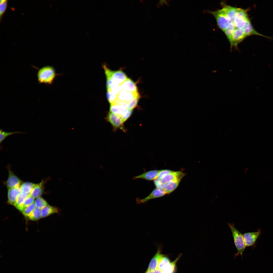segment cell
Listing matches in <instances>:
<instances>
[{"label":"cell","mask_w":273,"mask_h":273,"mask_svg":"<svg viewBox=\"0 0 273 273\" xmlns=\"http://www.w3.org/2000/svg\"><path fill=\"white\" fill-rule=\"evenodd\" d=\"M57 75L53 66L47 65L39 70L37 76L39 83L51 84L53 83Z\"/></svg>","instance_id":"obj_1"},{"label":"cell","mask_w":273,"mask_h":273,"mask_svg":"<svg viewBox=\"0 0 273 273\" xmlns=\"http://www.w3.org/2000/svg\"><path fill=\"white\" fill-rule=\"evenodd\" d=\"M231 230L234 243L237 251L235 255L234 258L240 254L242 257V254L246 246L243 237V234L240 232L235 227L233 223H228Z\"/></svg>","instance_id":"obj_2"},{"label":"cell","mask_w":273,"mask_h":273,"mask_svg":"<svg viewBox=\"0 0 273 273\" xmlns=\"http://www.w3.org/2000/svg\"><path fill=\"white\" fill-rule=\"evenodd\" d=\"M10 166H8L7 168L8 172V178L4 184L8 189L19 187L22 183L21 180L11 170Z\"/></svg>","instance_id":"obj_3"},{"label":"cell","mask_w":273,"mask_h":273,"mask_svg":"<svg viewBox=\"0 0 273 273\" xmlns=\"http://www.w3.org/2000/svg\"><path fill=\"white\" fill-rule=\"evenodd\" d=\"M106 118L107 121L111 124L114 130L120 129L125 131L124 122L120 116L109 111Z\"/></svg>","instance_id":"obj_4"},{"label":"cell","mask_w":273,"mask_h":273,"mask_svg":"<svg viewBox=\"0 0 273 273\" xmlns=\"http://www.w3.org/2000/svg\"><path fill=\"white\" fill-rule=\"evenodd\" d=\"M166 194L163 189L156 188L145 198L142 199L137 198L136 201L138 204L143 203L150 200L162 197Z\"/></svg>","instance_id":"obj_5"},{"label":"cell","mask_w":273,"mask_h":273,"mask_svg":"<svg viewBox=\"0 0 273 273\" xmlns=\"http://www.w3.org/2000/svg\"><path fill=\"white\" fill-rule=\"evenodd\" d=\"M261 233L260 230L257 232L245 233L243 234V237L246 247L254 245Z\"/></svg>","instance_id":"obj_6"},{"label":"cell","mask_w":273,"mask_h":273,"mask_svg":"<svg viewBox=\"0 0 273 273\" xmlns=\"http://www.w3.org/2000/svg\"><path fill=\"white\" fill-rule=\"evenodd\" d=\"M47 180V179L43 180L39 183L35 184L30 195L34 198H37L42 196L44 192V185Z\"/></svg>","instance_id":"obj_7"},{"label":"cell","mask_w":273,"mask_h":273,"mask_svg":"<svg viewBox=\"0 0 273 273\" xmlns=\"http://www.w3.org/2000/svg\"><path fill=\"white\" fill-rule=\"evenodd\" d=\"M140 96L138 92L132 93L121 90L118 94L117 99L126 102H128L136 97Z\"/></svg>","instance_id":"obj_8"},{"label":"cell","mask_w":273,"mask_h":273,"mask_svg":"<svg viewBox=\"0 0 273 273\" xmlns=\"http://www.w3.org/2000/svg\"><path fill=\"white\" fill-rule=\"evenodd\" d=\"M186 174L181 171H173L168 174L161 179L164 184L168 182L177 180H181Z\"/></svg>","instance_id":"obj_9"},{"label":"cell","mask_w":273,"mask_h":273,"mask_svg":"<svg viewBox=\"0 0 273 273\" xmlns=\"http://www.w3.org/2000/svg\"><path fill=\"white\" fill-rule=\"evenodd\" d=\"M160 170H153L145 172L144 173L133 177V179H142L152 181L157 178Z\"/></svg>","instance_id":"obj_10"},{"label":"cell","mask_w":273,"mask_h":273,"mask_svg":"<svg viewBox=\"0 0 273 273\" xmlns=\"http://www.w3.org/2000/svg\"><path fill=\"white\" fill-rule=\"evenodd\" d=\"M20 192L19 187L14 188L8 189L7 202L9 204L14 206L18 196Z\"/></svg>","instance_id":"obj_11"},{"label":"cell","mask_w":273,"mask_h":273,"mask_svg":"<svg viewBox=\"0 0 273 273\" xmlns=\"http://www.w3.org/2000/svg\"><path fill=\"white\" fill-rule=\"evenodd\" d=\"M121 90L132 93H137L138 89L135 83L131 79L127 78L126 80L120 85Z\"/></svg>","instance_id":"obj_12"},{"label":"cell","mask_w":273,"mask_h":273,"mask_svg":"<svg viewBox=\"0 0 273 273\" xmlns=\"http://www.w3.org/2000/svg\"><path fill=\"white\" fill-rule=\"evenodd\" d=\"M112 77L114 82L120 85L123 83L127 78L124 73L122 71L119 70L112 71Z\"/></svg>","instance_id":"obj_13"},{"label":"cell","mask_w":273,"mask_h":273,"mask_svg":"<svg viewBox=\"0 0 273 273\" xmlns=\"http://www.w3.org/2000/svg\"><path fill=\"white\" fill-rule=\"evenodd\" d=\"M164 255L161 253L160 249H158L155 255L151 260L147 269L152 271L157 269L159 261Z\"/></svg>","instance_id":"obj_14"},{"label":"cell","mask_w":273,"mask_h":273,"mask_svg":"<svg viewBox=\"0 0 273 273\" xmlns=\"http://www.w3.org/2000/svg\"><path fill=\"white\" fill-rule=\"evenodd\" d=\"M181 180H177L165 183L163 185V189L166 194H169L173 192L177 187Z\"/></svg>","instance_id":"obj_15"},{"label":"cell","mask_w":273,"mask_h":273,"mask_svg":"<svg viewBox=\"0 0 273 273\" xmlns=\"http://www.w3.org/2000/svg\"><path fill=\"white\" fill-rule=\"evenodd\" d=\"M60 209L58 208L48 205L41 209V218L47 217L53 214L58 213Z\"/></svg>","instance_id":"obj_16"},{"label":"cell","mask_w":273,"mask_h":273,"mask_svg":"<svg viewBox=\"0 0 273 273\" xmlns=\"http://www.w3.org/2000/svg\"><path fill=\"white\" fill-rule=\"evenodd\" d=\"M35 185L30 182L22 183L20 187V192L29 196Z\"/></svg>","instance_id":"obj_17"},{"label":"cell","mask_w":273,"mask_h":273,"mask_svg":"<svg viewBox=\"0 0 273 273\" xmlns=\"http://www.w3.org/2000/svg\"><path fill=\"white\" fill-rule=\"evenodd\" d=\"M127 109L121 105L113 103L110 104V111L120 116Z\"/></svg>","instance_id":"obj_18"},{"label":"cell","mask_w":273,"mask_h":273,"mask_svg":"<svg viewBox=\"0 0 273 273\" xmlns=\"http://www.w3.org/2000/svg\"><path fill=\"white\" fill-rule=\"evenodd\" d=\"M171 262L169 259L167 257L164 255L159 261L157 269L162 271Z\"/></svg>","instance_id":"obj_19"},{"label":"cell","mask_w":273,"mask_h":273,"mask_svg":"<svg viewBox=\"0 0 273 273\" xmlns=\"http://www.w3.org/2000/svg\"><path fill=\"white\" fill-rule=\"evenodd\" d=\"M180 257V255L174 261L171 262L162 271V273H174L176 263Z\"/></svg>","instance_id":"obj_20"},{"label":"cell","mask_w":273,"mask_h":273,"mask_svg":"<svg viewBox=\"0 0 273 273\" xmlns=\"http://www.w3.org/2000/svg\"><path fill=\"white\" fill-rule=\"evenodd\" d=\"M28 196L27 195L20 192L18 196L14 206L19 211L22 206L25 199Z\"/></svg>","instance_id":"obj_21"},{"label":"cell","mask_w":273,"mask_h":273,"mask_svg":"<svg viewBox=\"0 0 273 273\" xmlns=\"http://www.w3.org/2000/svg\"><path fill=\"white\" fill-rule=\"evenodd\" d=\"M28 217L31 220H38L41 218V209L36 208Z\"/></svg>","instance_id":"obj_22"},{"label":"cell","mask_w":273,"mask_h":273,"mask_svg":"<svg viewBox=\"0 0 273 273\" xmlns=\"http://www.w3.org/2000/svg\"><path fill=\"white\" fill-rule=\"evenodd\" d=\"M34 203L36 208L41 209L48 205L46 201L40 197L36 198Z\"/></svg>","instance_id":"obj_23"},{"label":"cell","mask_w":273,"mask_h":273,"mask_svg":"<svg viewBox=\"0 0 273 273\" xmlns=\"http://www.w3.org/2000/svg\"><path fill=\"white\" fill-rule=\"evenodd\" d=\"M25 133V132L15 131L13 132H7L3 131L2 129H1L0 130V143L3 142L5 139L8 136L11 135L16 134H22Z\"/></svg>","instance_id":"obj_24"},{"label":"cell","mask_w":273,"mask_h":273,"mask_svg":"<svg viewBox=\"0 0 273 273\" xmlns=\"http://www.w3.org/2000/svg\"><path fill=\"white\" fill-rule=\"evenodd\" d=\"M34 203L25 208L21 212L25 216L28 217L36 208Z\"/></svg>","instance_id":"obj_25"},{"label":"cell","mask_w":273,"mask_h":273,"mask_svg":"<svg viewBox=\"0 0 273 273\" xmlns=\"http://www.w3.org/2000/svg\"><path fill=\"white\" fill-rule=\"evenodd\" d=\"M118 94L114 93L110 90H107L106 96L107 100L110 104L113 103L117 99Z\"/></svg>","instance_id":"obj_26"},{"label":"cell","mask_w":273,"mask_h":273,"mask_svg":"<svg viewBox=\"0 0 273 273\" xmlns=\"http://www.w3.org/2000/svg\"><path fill=\"white\" fill-rule=\"evenodd\" d=\"M34 201V198L30 195L28 196L25 199L22 206L19 211L21 212L26 207L33 203Z\"/></svg>","instance_id":"obj_27"},{"label":"cell","mask_w":273,"mask_h":273,"mask_svg":"<svg viewBox=\"0 0 273 273\" xmlns=\"http://www.w3.org/2000/svg\"><path fill=\"white\" fill-rule=\"evenodd\" d=\"M7 0H1L0 4V17L1 20L2 16L6 10L7 4Z\"/></svg>","instance_id":"obj_28"},{"label":"cell","mask_w":273,"mask_h":273,"mask_svg":"<svg viewBox=\"0 0 273 273\" xmlns=\"http://www.w3.org/2000/svg\"><path fill=\"white\" fill-rule=\"evenodd\" d=\"M139 98L140 96H138L128 102L127 109L132 110L134 108H135L137 105Z\"/></svg>","instance_id":"obj_29"},{"label":"cell","mask_w":273,"mask_h":273,"mask_svg":"<svg viewBox=\"0 0 273 273\" xmlns=\"http://www.w3.org/2000/svg\"><path fill=\"white\" fill-rule=\"evenodd\" d=\"M132 110L128 109H126L120 116L123 122H124L127 120L131 116Z\"/></svg>","instance_id":"obj_30"},{"label":"cell","mask_w":273,"mask_h":273,"mask_svg":"<svg viewBox=\"0 0 273 273\" xmlns=\"http://www.w3.org/2000/svg\"><path fill=\"white\" fill-rule=\"evenodd\" d=\"M173 171L168 170L164 169L160 170L157 178L162 179L166 175L169 174Z\"/></svg>","instance_id":"obj_31"},{"label":"cell","mask_w":273,"mask_h":273,"mask_svg":"<svg viewBox=\"0 0 273 273\" xmlns=\"http://www.w3.org/2000/svg\"><path fill=\"white\" fill-rule=\"evenodd\" d=\"M154 182L156 188L163 189V184L161 179L157 178L154 180Z\"/></svg>","instance_id":"obj_32"},{"label":"cell","mask_w":273,"mask_h":273,"mask_svg":"<svg viewBox=\"0 0 273 273\" xmlns=\"http://www.w3.org/2000/svg\"><path fill=\"white\" fill-rule=\"evenodd\" d=\"M152 271V273H162V271L158 269Z\"/></svg>","instance_id":"obj_33"},{"label":"cell","mask_w":273,"mask_h":273,"mask_svg":"<svg viewBox=\"0 0 273 273\" xmlns=\"http://www.w3.org/2000/svg\"><path fill=\"white\" fill-rule=\"evenodd\" d=\"M159 3L161 5H163L164 4V0H161L160 1Z\"/></svg>","instance_id":"obj_34"},{"label":"cell","mask_w":273,"mask_h":273,"mask_svg":"<svg viewBox=\"0 0 273 273\" xmlns=\"http://www.w3.org/2000/svg\"><path fill=\"white\" fill-rule=\"evenodd\" d=\"M145 273H152V272L148 269L146 271Z\"/></svg>","instance_id":"obj_35"},{"label":"cell","mask_w":273,"mask_h":273,"mask_svg":"<svg viewBox=\"0 0 273 273\" xmlns=\"http://www.w3.org/2000/svg\"><path fill=\"white\" fill-rule=\"evenodd\" d=\"M164 4H165L167 6L168 5V3L167 1L164 0Z\"/></svg>","instance_id":"obj_36"}]
</instances>
